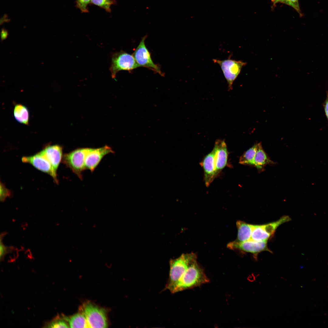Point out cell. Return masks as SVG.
I'll list each match as a JSON object with an SVG mask.
<instances>
[{
	"label": "cell",
	"instance_id": "cell-1",
	"mask_svg": "<svg viewBox=\"0 0 328 328\" xmlns=\"http://www.w3.org/2000/svg\"><path fill=\"white\" fill-rule=\"evenodd\" d=\"M209 281V279L196 258L191 263L170 292L175 293L200 286Z\"/></svg>",
	"mask_w": 328,
	"mask_h": 328
},
{
	"label": "cell",
	"instance_id": "cell-2",
	"mask_svg": "<svg viewBox=\"0 0 328 328\" xmlns=\"http://www.w3.org/2000/svg\"><path fill=\"white\" fill-rule=\"evenodd\" d=\"M196 257L193 253L183 254L179 257L171 260L169 278L165 289L170 291L177 283L191 263Z\"/></svg>",
	"mask_w": 328,
	"mask_h": 328
},
{
	"label": "cell",
	"instance_id": "cell-3",
	"mask_svg": "<svg viewBox=\"0 0 328 328\" xmlns=\"http://www.w3.org/2000/svg\"><path fill=\"white\" fill-rule=\"evenodd\" d=\"M90 148L77 149L63 156V162L81 179H82V173L86 169V156Z\"/></svg>",
	"mask_w": 328,
	"mask_h": 328
},
{
	"label": "cell",
	"instance_id": "cell-4",
	"mask_svg": "<svg viewBox=\"0 0 328 328\" xmlns=\"http://www.w3.org/2000/svg\"><path fill=\"white\" fill-rule=\"evenodd\" d=\"M139 67L132 54L121 50L112 54L109 70L112 78H115L116 74L120 71H129Z\"/></svg>",
	"mask_w": 328,
	"mask_h": 328
},
{
	"label": "cell",
	"instance_id": "cell-5",
	"mask_svg": "<svg viewBox=\"0 0 328 328\" xmlns=\"http://www.w3.org/2000/svg\"><path fill=\"white\" fill-rule=\"evenodd\" d=\"M82 311L86 318L89 328H106L107 318L104 309L91 302L84 304Z\"/></svg>",
	"mask_w": 328,
	"mask_h": 328
},
{
	"label": "cell",
	"instance_id": "cell-6",
	"mask_svg": "<svg viewBox=\"0 0 328 328\" xmlns=\"http://www.w3.org/2000/svg\"><path fill=\"white\" fill-rule=\"evenodd\" d=\"M213 61L220 66L227 82L228 91L231 90L234 82L240 73L242 67L245 66L246 63L230 58L223 60L213 59Z\"/></svg>",
	"mask_w": 328,
	"mask_h": 328
},
{
	"label": "cell",
	"instance_id": "cell-7",
	"mask_svg": "<svg viewBox=\"0 0 328 328\" xmlns=\"http://www.w3.org/2000/svg\"><path fill=\"white\" fill-rule=\"evenodd\" d=\"M288 216H284L278 220L262 225H254L251 239L257 241H267L282 224L291 220Z\"/></svg>",
	"mask_w": 328,
	"mask_h": 328
},
{
	"label": "cell",
	"instance_id": "cell-8",
	"mask_svg": "<svg viewBox=\"0 0 328 328\" xmlns=\"http://www.w3.org/2000/svg\"><path fill=\"white\" fill-rule=\"evenodd\" d=\"M146 37L145 36L142 39L132 55L139 67L149 68L162 76L160 67L153 62L151 54L145 46V41Z\"/></svg>",
	"mask_w": 328,
	"mask_h": 328
},
{
	"label": "cell",
	"instance_id": "cell-9",
	"mask_svg": "<svg viewBox=\"0 0 328 328\" xmlns=\"http://www.w3.org/2000/svg\"><path fill=\"white\" fill-rule=\"evenodd\" d=\"M227 247L232 250L238 249L250 253L256 258L258 254L262 251H271L268 248L267 241H257L250 239L243 241H235L229 243Z\"/></svg>",
	"mask_w": 328,
	"mask_h": 328
},
{
	"label": "cell",
	"instance_id": "cell-10",
	"mask_svg": "<svg viewBox=\"0 0 328 328\" xmlns=\"http://www.w3.org/2000/svg\"><path fill=\"white\" fill-rule=\"evenodd\" d=\"M23 162L31 164L38 169L50 175L56 183L58 182L56 172L41 152L32 156L22 157Z\"/></svg>",
	"mask_w": 328,
	"mask_h": 328
},
{
	"label": "cell",
	"instance_id": "cell-11",
	"mask_svg": "<svg viewBox=\"0 0 328 328\" xmlns=\"http://www.w3.org/2000/svg\"><path fill=\"white\" fill-rule=\"evenodd\" d=\"M113 152L112 149L108 146L97 149L90 148L85 158V169L93 172L104 156Z\"/></svg>",
	"mask_w": 328,
	"mask_h": 328
},
{
	"label": "cell",
	"instance_id": "cell-12",
	"mask_svg": "<svg viewBox=\"0 0 328 328\" xmlns=\"http://www.w3.org/2000/svg\"><path fill=\"white\" fill-rule=\"evenodd\" d=\"M213 149L214 152V160L217 177L227 163L229 152L224 140L217 139Z\"/></svg>",
	"mask_w": 328,
	"mask_h": 328
},
{
	"label": "cell",
	"instance_id": "cell-13",
	"mask_svg": "<svg viewBox=\"0 0 328 328\" xmlns=\"http://www.w3.org/2000/svg\"><path fill=\"white\" fill-rule=\"evenodd\" d=\"M214 152L212 150L205 155L200 162L204 172V180L206 186H209L217 177L214 160Z\"/></svg>",
	"mask_w": 328,
	"mask_h": 328
},
{
	"label": "cell",
	"instance_id": "cell-14",
	"mask_svg": "<svg viewBox=\"0 0 328 328\" xmlns=\"http://www.w3.org/2000/svg\"><path fill=\"white\" fill-rule=\"evenodd\" d=\"M40 152L56 172L63 157L62 147L57 145H49Z\"/></svg>",
	"mask_w": 328,
	"mask_h": 328
},
{
	"label": "cell",
	"instance_id": "cell-15",
	"mask_svg": "<svg viewBox=\"0 0 328 328\" xmlns=\"http://www.w3.org/2000/svg\"><path fill=\"white\" fill-rule=\"evenodd\" d=\"M275 163L272 161L264 150L261 142L258 143L256 153L254 160V166L259 173L265 170V167L267 165H274Z\"/></svg>",
	"mask_w": 328,
	"mask_h": 328
},
{
	"label": "cell",
	"instance_id": "cell-16",
	"mask_svg": "<svg viewBox=\"0 0 328 328\" xmlns=\"http://www.w3.org/2000/svg\"><path fill=\"white\" fill-rule=\"evenodd\" d=\"M62 316L67 322L69 327L89 328L85 316L82 311L70 316Z\"/></svg>",
	"mask_w": 328,
	"mask_h": 328
},
{
	"label": "cell",
	"instance_id": "cell-17",
	"mask_svg": "<svg viewBox=\"0 0 328 328\" xmlns=\"http://www.w3.org/2000/svg\"><path fill=\"white\" fill-rule=\"evenodd\" d=\"M253 225V224H248L242 221H237L236 222V226L238 233L236 241H243L250 239Z\"/></svg>",
	"mask_w": 328,
	"mask_h": 328
},
{
	"label": "cell",
	"instance_id": "cell-18",
	"mask_svg": "<svg viewBox=\"0 0 328 328\" xmlns=\"http://www.w3.org/2000/svg\"><path fill=\"white\" fill-rule=\"evenodd\" d=\"M13 114L15 119L18 122L26 125L29 124V111L24 105L20 104L15 105L14 109Z\"/></svg>",
	"mask_w": 328,
	"mask_h": 328
},
{
	"label": "cell",
	"instance_id": "cell-19",
	"mask_svg": "<svg viewBox=\"0 0 328 328\" xmlns=\"http://www.w3.org/2000/svg\"><path fill=\"white\" fill-rule=\"evenodd\" d=\"M258 143L245 151L239 158V163L241 164L254 166V160L258 148Z\"/></svg>",
	"mask_w": 328,
	"mask_h": 328
},
{
	"label": "cell",
	"instance_id": "cell-20",
	"mask_svg": "<svg viewBox=\"0 0 328 328\" xmlns=\"http://www.w3.org/2000/svg\"><path fill=\"white\" fill-rule=\"evenodd\" d=\"M44 327L46 328H68L69 327L67 322L62 316L61 318L57 316L51 321L45 323Z\"/></svg>",
	"mask_w": 328,
	"mask_h": 328
},
{
	"label": "cell",
	"instance_id": "cell-21",
	"mask_svg": "<svg viewBox=\"0 0 328 328\" xmlns=\"http://www.w3.org/2000/svg\"><path fill=\"white\" fill-rule=\"evenodd\" d=\"M91 3L105 10L107 12H111V6L116 3L115 0H91Z\"/></svg>",
	"mask_w": 328,
	"mask_h": 328
},
{
	"label": "cell",
	"instance_id": "cell-22",
	"mask_svg": "<svg viewBox=\"0 0 328 328\" xmlns=\"http://www.w3.org/2000/svg\"><path fill=\"white\" fill-rule=\"evenodd\" d=\"M6 234V233L4 232L1 233L0 234V259L1 261L3 260L5 256L8 253L11 252L14 248L12 246L8 247L3 244L2 240Z\"/></svg>",
	"mask_w": 328,
	"mask_h": 328
},
{
	"label": "cell",
	"instance_id": "cell-23",
	"mask_svg": "<svg viewBox=\"0 0 328 328\" xmlns=\"http://www.w3.org/2000/svg\"><path fill=\"white\" fill-rule=\"evenodd\" d=\"M76 7L82 12H88V5L91 3V0H76Z\"/></svg>",
	"mask_w": 328,
	"mask_h": 328
},
{
	"label": "cell",
	"instance_id": "cell-24",
	"mask_svg": "<svg viewBox=\"0 0 328 328\" xmlns=\"http://www.w3.org/2000/svg\"><path fill=\"white\" fill-rule=\"evenodd\" d=\"M284 3L293 8L298 13L300 16H302V14L300 9L299 0H284Z\"/></svg>",
	"mask_w": 328,
	"mask_h": 328
},
{
	"label": "cell",
	"instance_id": "cell-25",
	"mask_svg": "<svg viewBox=\"0 0 328 328\" xmlns=\"http://www.w3.org/2000/svg\"><path fill=\"white\" fill-rule=\"evenodd\" d=\"M10 195L9 191L7 189L3 184H1L0 200L3 201Z\"/></svg>",
	"mask_w": 328,
	"mask_h": 328
},
{
	"label": "cell",
	"instance_id": "cell-26",
	"mask_svg": "<svg viewBox=\"0 0 328 328\" xmlns=\"http://www.w3.org/2000/svg\"><path fill=\"white\" fill-rule=\"evenodd\" d=\"M9 34L8 31L5 28H2L1 30V41H3L8 37Z\"/></svg>",
	"mask_w": 328,
	"mask_h": 328
},
{
	"label": "cell",
	"instance_id": "cell-27",
	"mask_svg": "<svg viewBox=\"0 0 328 328\" xmlns=\"http://www.w3.org/2000/svg\"><path fill=\"white\" fill-rule=\"evenodd\" d=\"M324 109L326 115L328 120V94L324 104Z\"/></svg>",
	"mask_w": 328,
	"mask_h": 328
},
{
	"label": "cell",
	"instance_id": "cell-28",
	"mask_svg": "<svg viewBox=\"0 0 328 328\" xmlns=\"http://www.w3.org/2000/svg\"><path fill=\"white\" fill-rule=\"evenodd\" d=\"M273 3V6H275L276 4L278 2L284 3V0H271Z\"/></svg>",
	"mask_w": 328,
	"mask_h": 328
}]
</instances>
